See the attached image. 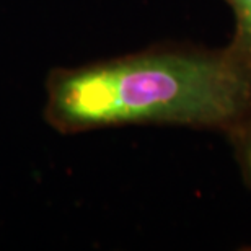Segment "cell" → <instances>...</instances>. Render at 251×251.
I'll use <instances>...</instances> for the list:
<instances>
[{
  "label": "cell",
  "instance_id": "6da1fadb",
  "mask_svg": "<svg viewBox=\"0 0 251 251\" xmlns=\"http://www.w3.org/2000/svg\"><path fill=\"white\" fill-rule=\"evenodd\" d=\"M46 116L62 132L157 124L232 140L251 129V52L168 43L62 69L48 83Z\"/></svg>",
  "mask_w": 251,
  "mask_h": 251
},
{
  "label": "cell",
  "instance_id": "7a4b0ae2",
  "mask_svg": "<svg viewBox=\"0 0 251 251\" xmlns=\"http://www.w3.org/2000/svg\"><path fill=\"white\" fill-rule=\"evenodd\" d=\"M233 15V34L230 41L251 52V0H222Z\"/></svg>",
  "mask_w": 251,
  "mask_h": 251
},
{
  "label": "cell",
  "instance_id": "3957f363",
  "mask_svg": "<svg viewBox=\"0 0 251 251\" xmlns=\"http://www.w3.org/2000/svg\"><path fill=\"white\" fill-rule=\"evenodd\" d=\"M230 145L233 149L235 162L238 165L240 175L248 189H251V129L230 140Z\"/></svg>",
  "mask_w": 251,
  "mask_h": 251
}]
</instances>
